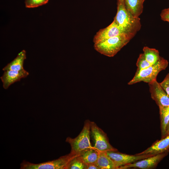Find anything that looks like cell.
Instances as JSON below:
<instances>
[{
    "instance_id": "52a82bcc",
    "label": "cell",
    "mask_w": 169,
    "mask_h": 169,
    "mask_svg": "<svg viewBox=\"0 0 169 169\" xmlns=\"http://www.w3.org/2000/svg\"><path fill=\"white\" fill-rule=\"evenodd\" d=\"M106 153L114 162L117 169L121 166L153 156L149 154L129 155L118 152L117 151H108Z\"/></svg>"
},
{
    "instance_id": "9c48e42d",
    "label": "cell",
    "mask_w": 169,
    "mask_h": 169,
    "mask_svg": "<svg viewBox=\"0 0 169 169\" xmlns=\"http://www.w3.org/2000/svg\"><path fill=\"white\" fill-rule=\"evenodd\" d=\"M152 99L159 107L169 105V96L158 82L156 79L148 83Z\"/></svg>"
},
{
    "instance_id": "3957f363",
    "label": "cell",
    "mask_w": 169,
    "mask_h": 169,
    "mask_svg": "<svg viewBox=\"0 0 169 169\" xmlns=\"http://www.w3.org/2000/svg\"><path fill=\"white\" fill-rule=\"evenodd\" d=\"M90 122L89 120L85 121L83 129L76 137L66 138V141L71 146L70 153L80 155L83 151L93 148L90 142Z\"/></svg>"
},
{
    "instance_id": "cb8c5ba5",
    "label": "cell",
    "mask_w": 169,
    "mask_h": 169,
    "mask_svg": "<svg viewBox=\"0 0 169 169\" xmlns=\"http://www.w3.org/2000/svg\"><path fill=\"white\" fill-rule=\"evenodd\" d=\"M86 169H100V168L95 162L87 165Z\"/></svg>"
},
{
    "instance_id": "5b68a950",
    "label": "cell",
    "mask_w": 169,
    "mask_h": 169,
    "mask_svg": "<svg viewBox=\"0 0 169 169\" xmlns=\"http://www.w3.org/2000/svg\"><path fill=\"white\" fill-rule=\"evenodd\" d=\"M79 155L69 154L57 159L38 164L23 160L20 164L21 169H66L69 161Z\"/></svg>"
},
{
    "instance_id": "6da1fadb",
    "label": "cell",
    "mask_w": 169,
    "mask_h": 169,
    "mask_svg": "<svg viewBox=\"0 0 169 169\" xmlns=\"http://www.w3.org/2000/svg\"><path fill=\"white\" fill-rule=\"evenodd\" d=\"M114 20L125 34L132 38L141 29L140 19L128 11L124 0H118L117 12Z\"/></svg>"
},
{
    "instance_id": "d4e9b609",
    "label": "cell",
    "mask_w": 169,
    "mask_h": 169,
    "mask_svg": "<svg viewBox=\"0 0 169 169\" xmlns=\"http://www.w3.org/2000/svg\"><path fill=\"white\" fill-rule=\"evenodd\" d=\"M169 135V122L167 126L166 132V136Z\"/></svg>"
},
{
    "instance_id": "277c9868",
    "label": "cell",
    "mask_w": 169,
    "mask_h": 169,
    "mask_svg": "<svg viewBox=\"0 0 169 169\" xmlns=\"http://www.w3.org/2000/svg\"><path fill=\"white\" fill-rule=\"evenodd\" d=\"M168 64V61L161 57L156 63L138 73H136L133 78L128 84H133L141 81L149 83L156 79L159 73L165 69Z\"/></svg>"
},
{
    "instance_id": "7402d4cb",
    "label": "cell",
    "mask_w": 169,
    "mask_h": 169,
    "mask_svg": "<svg viewBox=\"0 0 169 169\" xmlns=\"http://www.w3.org/2000/svg\"><path fill=\"white\" fill-rule=\"evenodd\" d=\"M159 83L163 89L169 96V74H167L162 81Z\"/></svg>"
},
{
    "instance_id": "e0dca14e",
    "label": "cell",
    "mask_w": 169,
    "mask_h": 169,
    "mask_svg": "<svg viewBox=\"0 0 169 169\" xmlns=\"http://www.w3.org/2000/svg\"><path fill=\"white\" fill-rule=\"evenodd\" d=\"M99 151L93 147L82 152L80 156L87 165L95 163L98 157Z\"/></svg>"
},
{
    "instance_id": "4fadbf2b",
    "label": "cell",
    "mask_w": 169,
    "mask_h": 169,
    "mask_svg": "<svg viewBox=\"0 0 169 169\" xmlns=\"http://www.w3.org/2000/svg\"><path fill=\"white\" fill-rule=\"evenodd\" d=\"M26 58V52L23 50L13 61L4 67L3 70V71L9 70L20 71L24 69L23 65Z\"/></svg>"
},
{
    "instance_id": "2e32d148",
    "label": "cell",
    "mask_w": 169,
    "mask_h": 169,
    "mask_svg": "<svg viewBox=\"0 0 169 169\" xmlns=\"http://www.w3.org/2000/svg\"><path fill=\"white\" fill-rule=\"evenodd\" d=\"M161 138L166 137V129L169 122V105L159 107Z\"/></svg>"
},
{
    "instance_id": "9a60e30c",
    "label": "cell",
    "mask_w": 169,
    "mask_h": 169,
    "mask_svg": "<svg viewBox=\"0 0 169 169\" xmlns=\"http://www.w3.org/2000/svg\"><path fill=\"white\" fill-rule=\"evenodd\" d=\"M96 163L100 169H117L115 163L107 155L106 152H99Z\"/></svg>"
},
{
    "instance_id": "ffe728a7",
    "label": "cell",
    "mask_w": 169,
    "mask_h": 169,
    "mask_svg": "<svg viewBox=\"0 0 169 169\" xmlns=\"http://www.w3.org/2000/svg\"><path fill=\"white\" fill-rule=\"evenodd\" d=\"M151 65L152 64H151L146 59L144 54H140L136 62V65L137 69L136 73H138Z\"/></svg>"
},
{
    "instance_id": "7c38bea8",
    "label": "cell",
    "mask_w": 169,
    "mask_h": 169,
    "mask_svg": "<svg viewBox=\"0 0 169 169\" xmlns=\"http://www.w3.org/2000/svg\"><path fill=\"white\" fill-rule=\"evenodd\" d=\"M169 150V135L157 141L146 149L137 154H149L154 156L168 151Z\"/></svg>"
},
{
    "instance_id": "ba28073f",
    "label": "cell",
    "mask_w": 169,
    "mask_h": 169,
    "mask_svg": "<svg viewBox=\"0 0 169 169\" xmlns=\"http://www.w3.org/2000/svg\"><path fill=\"white\" fill-rule=\"evenodd\" d=\"M168 151L154 155L141 159L133 163L128 164L120 167L118 169L138 168L142 169H151L156 167L159 163L168 154Z\"/></svg>"
},
{
    "instance_id": "7a4b0ae2",
    "label": "cell",
    "mask_w": 169,
    "mask_h": 169,
    "mask_svg": "<svg viewBox=\"0 0 169 169\" xmlns=\"http://www.w3.org/2000/svg\"><path fill=\"white\" fill-rule=\"evenodd\" d=\"M132 38V37L127 34H122L95 44L94 48L102 54L112 57L115 56Z\"/></svg>"
},
{
    "instance_id": "ac0fdd59",
    "label": "cell",
    "mask_w": 169,
    "mask_h": 169,
    "mask_svg": "<svg viewBox=\"0 0 169 169\" xmlns=\"http://www.w3.org/2000/svg\"><path fill=\"white\" fill-rule=\"evenodd\" d=\"M143 50L146 59L151 64L156 63L161 57L158 50L155 49L145 46Z\"/></svg>"
},
{
    "instance_id": "603a6c76",
    "label": "cell",
    "mask_w": 169,
    "mask_h": 169,
    "mask_svg": "<svg viewBox=\"0 0 169 169\" xmlns=\"http://www.w3.org/2000/svg\"><path fill=\"white\" fill-rule=\"evenodd\" d=\"M161 20L169 23V8L163 9L160 14Z\"/></svg>"
},
{
    "instance_id": "44dd1931",
    "label": "cell",
    "mask_w": 169,
    "mask_h": 169,
    "mask_svg": "<svg viewBox=\"0 0 169 169\" xmlns=\"http://www.w3.org/2000/svg\"><path fill=\"white\" fill-rule=\"evenodd\" d=\"M49 0H25V3L27 8L37 7L46 4Z\"/></svg>"
},
{
    "instance_id": "8992f818",
    "label": "cell",
    "mask_w": 169,
    "mask_h": 169,
    "mask_svg": "<svg viewBox=\"0 0 169 169\" xmlns=\"http://www.w3.org/2000/svg\"><path fill=\"white\" fill-rule=\"evenodd\" d=\"M90 131L94 140V149L102 152L117 151L110 143L106 134L94 122H90Z\"/></svg>"
},
{
    "instance_id": "8fae6325",
    "label": "cell",
    "mask_w": 169,
    "mask_h": 169,
    "mask_svg": "<svg viewBox=\"0 0 169 169\" xmlns=\"http://www.w3.org/2000/svg\"><path fill=\"white\" fill-rule=\"evenodd\" d=\"M29 74L24 69L20 71L9 70L4 71L0 77L3 88L7 89L11 85L19 81L22 78L26 77Z\"/></svg>"
},
{
    "instance_id": "5bb4252c",
    "label": "cell",
    "mask_w": 169,
    "mask_h": 169,
    "mask_svg": "<svg viewBox=\"0 0 169 169\" xmlns=\"http://www.w3.org/2000/svg\"><path fill=\"white\" fill-rule=\"evenodd\" d=\"M145 0H124L126 7L135 17L138 18L143 10V4Z\"/></svg>"
},
{
    "instance_id": "30bf717a",
    "label": "cell",
    "mask_w": 169,
    "mask_h": 169,
    "mask_svg": "<svg viewBox=\"0 0 169 169\" xmlns=\"http://www.w3.org/2000/svg\"><path fill=\"white\" fill-rule=\"evenodd\" d=\"M122 34L125 33L114 20L108 26L97 33L94 38L93 42L94 44H96Z\"/></svg>"
},
{
    "instance_id": "d6986e66",
    "label": "cell",
    "mask_w": 169,
    "mask_h": 169,
    "mask_svg": "<svg viewBox=\"0 0 169 169\" xmlns=\"http://www.w3.org/2000/svg\"><path fill=\"white\" fill-rule=\"evenodd\" d=\"M87 164L83 160L80 155L72 158L68 163L66 169H86Z\"/></svg>"
}]
</instances>
